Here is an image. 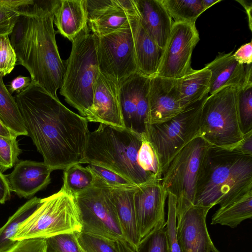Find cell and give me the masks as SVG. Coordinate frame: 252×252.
<instances>
[{"mask_svg": "<svg viewBox=\"0 0 252 252\" xmlns=\"http://www.w3.org/2000/svg\"><path fill=\"white\" fill-rule=\"evenodd\" d=\"M180 79L154 76L150 78L146 124H158L171 120L181 113Z\"/></svg>", "mask_w": 252, "mask_h": 252, "instance_id": "9a60e30c", "label": "cell"}, {"mask_svg": "<svg viewBox=\"0 0 252 252\" xmlns=\"http://www.w3.org/2000/svg\"><path fill=\"white\" fill-rule=\"evenodd\" d=\"M136 188H112L111 195L125 240L137 249L141 239L133 201Z\"/></svg>", "mask_w": 252, "mask_h": 252, "instance_id": "603a6c76", "label": "cell"}, {"mask_svg": "<svg viewBox=\"0 0 252 252\" xmlns=\"http://www.w3.org/2000/svg\"><path fill=\"white\" fill-rule=\"evenodd\" d=\"M236 89L240 125L244 135L252 130V83Z\"/></svg>", "mask_w": 252, "mask_h": 252, "instance_id": "1f68e13d", "label": "cell"}, {"mask_svg": "<svg viewBox=\"0 0 252 252\" xmlns=\"http://www.w3.org/2000/svg\"><path fill=\"white\" fill-rule=\"evenodd\" d=\"M94 175L113 189H134L138 187L133 183L105 168L94 164L87 166Z\"/></svg>", "mask_w": 252, "mask_h": 252, "instance_id": "74e56055", "label": "cell"}, {"mask_svg": "<svg viewBox=\"0 0 252 252\" xmlns=\"http://www.w3.org/2000/svg\"><path fill=\"white\" fill-rule=\"evenodd\" d=\"M137 252H171L167 240L166 226L152 231L142 239Z\"/></svg>", "mask_w": 252, "mask_h": 252, "instance_id": "e575fe53", "label": "cell"}, {"mask_svg": "<svg viewBox=\"0 0 252 252\" xmlns=\"http://www.w3.org/2000/svg\"><path fill=\"white\" fill-rule=\"evenodd\" d=\"M6 252H48L46 239L32 238L20 240Z\"/></svg>", "mask_w": 252, "mask_h": 252, "instance_id": "ab89813d", "label": "cell"}, {"mask_svg": "<svg viewBox=\"0 0 252 252\" xmlns=\"http://www.w3.org/2000/svg\"><path fill=\"white\" fill-rule=\"evenodd\" d=\"M61 0L35 1L24 7L11 34L17 63L29 71L32 81L58 98L65 69L56 43L54 14Z\"/></svg>", "mask_w": 252, "mask_h": 252, "instance_id": "7a4b0ae2", "label": "cell"}, {"mask_svg": "<svg viewBox=\"0 0 252 252\" xmlns=\"http://www.w3.org/2000/svg\"><path fill=\"white\" fill-rule=\"evenodd\" d=\"M208 95L187 106L168 122L145 125L143 134L157 156L161 176L177 153L199 136L202 108Z\"/></svg>", "mask_w": 252, "mask_h": 252, "instance_id": "ba28073f", "label": "cell"}, {"mask_svg": "<svg viewBox=\"0 0 252 252\" xmlns=\"http://www.w3.org/2000/svg\"><path fill=\"white\" fill-rule=\"evenodd\" d=\"M211 209L193 204L177 219V238L180 252H212L214 245L206 222Z\"/></svg>", "mask_w": 252, "mask_h": 252, "instance_id": "2e32d148", "label": "cell"}, {"mask_svg": "<svg viewBox=\"0 0 252 252\" xmlns=\"http://www.w3.org/2000/svg\"><path fill=\"white\" fill-rule=\"evenodd\" d=\"M139 22L162 50L168 40L173 22L161 0H134Z\"/></svg>", "mask_w": 252, "mask_h": 252, "instance_id": "ffe728a7", "label": "cell"}, {"mask_svg": "<svg viewBox=\"0 0 252 252\" xmlns=\"http://www.w3.org/2000/svg\"><path fill=\"white\" fill-rule=\"evenodd\" d=\"M77 233H64L46 239L48 251L52 252H82L77 240Z\"/></svg>", "mask_w": 252, "mask_h": 252, "instance_id": "d590c367", "label": "cell"}, {"mask_svg": "<svg viewBox=\"0 0 252 252\" xmlns=\"http://www.w3.org/2000/svg\"><path fill=\"white\" fill-rule=\"evenodd\" d=\"M252 190V156L210 146L198 179L194 204L212 208Z\"/></svg>", "mask_w": 252, "mask_h": 252, "instance_id": "3957f363", "label": "cell"}, {"mask_svg": "<svg viewBox=\"0 0 252 252\" xmlns=\"http://www.w3.org/2000/svg\"><path fill=\"white\" fill-rule=\"evenodd\" d=\"M0 136L7 138L17 137L12 131H11L0 120Z\"/></svg>", "mask_w": 252, "mask_h": 252, "instance_id": "681fc988", "label": "cell"}, {"mask_svg": "<svg viewBox=\"0 0 252 252\" xmlns=\"http://www.w3.org/2000/svg\"><path fill=\"white\" fill-rule=\"evenodd\" d=\"M131 20L116 31L97 37L99 72L118 85L137 71Z\"/></svg>", "mask_w": 252, "mask_h": 252, "instance_id": "8fae6325", "label": "cell"}, {"mask_svg": "<svg viewBox=\"0 0 252 252\" xmlns=\"http://www.w3.org/2000/svg\"><path fill=\"white\" fill-rule=\"evenodd\" d=\"M11 190L7 176L0 171V203L4 204L11 197Z\"/></svg>", "mask_w": 252, "mask_h": 252, "instance_id": "f6af8a7d", "label": "cell"}, {"mask_svg": "<svg viewBox=\"0 0 252 252\" xmlns=\"http://www.w3.org/2000/svg\"><path fill=\"white\" fill-rule=\"evenodd\" d=\"M52 171L43 162L25 160L19 161L6 176L11 191L20 197L29 198L50 183Z\"/></svg>", "mask_w": 252, "mask_h": 252, "instance_id": "d6986e66", "label": "cell"}, {"mask_svg": "<svg viewBox=\"0 0 252 252\" xmlns=\"http://www.w3.org/2000/svg\"><path fill=\"white\" fill-rule=\"evenodd\" d=\"M87 26L73 39L60 94L82 116L87 117L93 104L98 75L97 37Z\"/></svg>", "mask_w": 252, "mask_h": 252, "instance_id": "5b68a950", "label": "cell"}, {"mask_svg": "<svg viewBox=\"0 0 252 252\" xmlns=\"http://www.w3.org/2000/svg\"><path fill=\"white\" fill-rule=\"evenodd\" d=\"M33 0H0V36H9L22 14V9Z\"/></svg>", "mask_w": 252, "mask_h": 252, "instance_id": "4dcf8cb0", "label": "cell"}, {"mask_svg": "<svg viewBox=\"0 0 252 252\" xmlns=\"http://www.w3.org/2000/svg\"><path fill=\"white\" fill-rule=\"evenodd\" d=\"M167 196L159 182L147 183L135 189L133 201L141 240L152 231L166 226L164 206Z\"/></svg>", "mask_w": 252, "mask_h": 252, "instance_id": "5bb4252c", "label": "cell"}, {"mask_svg": "<svg viewBox=\"0 0 252 252\" xmlns=\"http://www.w3.org/2000/svg\"><path fill=\"white\" fill-rule=\"evenodd\" d=\"M119 252H137L136 249L126 241H117Z\"/></svg>", "mask_w": 252, "mask_h": 252, "instance_id": "7dc6e473", "label": "cell"}, {"mask_svg": "<svg viewBox=\"0 0 252 252\" xmlns=\"http://www.w3.org/2000/svg\"><path fill=\"white\" fill-rule=\"evenodd\" d=\"M16 63V55L9 36H0V76L10 73Z\"/></svg>", "mask_w": 252, "mask_h": 252, "instance_id": "f35d334b", "label": "cell"}, {"mask_svg": "<svg viewBox=\"0 0 252 252\" xmlns=\"http://www.w3.org/2000/svg\"><path fill=\"white\" fill-rule=\"evenodd\" d=\"M173 22L195 24L205 9L201 0H161Z\"/></svg>", "mask_w": 252, "mask_h": 252, "instance_id": "f546056e", "label": "cell"}, {"mask_svg": "<svg viewBox=\"0 0 252 252\" xmlns=\"http://www.w3.org/2000/svg\"><path fill=\"white\" fill-rule=\"evenodd\" d=\"M211 72L204 67L199 70L192 68L181 78L180 84L181 105L185 108L208 95Z\"/></svg>", "mask_w": 252, "mask_h": 252, "instance_id": "d4e9b609", "label": "cell"}, {"mask_svg": "<svg viewBox=\"0 0 252 252\" xmlns=\"http://www.w3.org/2000/svg\"><path fill=\"white\" fill-rule=\"evenodd\" d=\"M133 34L137 71L152 77L157 74L163 50L141 26L138 17L130 21Z\"/></svg>", "mask_w": 252, "mask_h": 252, "instance_id": "44dd1931", "label": "cell"}, {"mask_svg": "<svg viewBox=\"0 0 252 252\" xmlns=\"http://www.w3.org/2000/svg\"><path fill=\"white\" fill-rule=\"evenodd\" d=\"M210 145L199 136L185 146L171 160L160 184L177 202L194 203L198 179Z\"/></svg>", "mask_w": 252, "mask_h": 252, "instance_id": "30bf717a", "label": "cell"}, {"mask_svg": "<svg viewBox=\"0 0 252 252\" xmlns=\"http://www.w3.org/2000/svg\"><path fill=\"white\" fill-rule=\"evenodd\" d=\"M22 151L17 137L7 138L0 136V171L2 173L15 166Z\"/></svg>", "mask_w": 252, "mask_h": 252, "instance_id": "836d02e7", "label": "cell"}, {"mask_svg": "<svg viewBox=\"0 0 252 252\" xmlns=\"http://www.w3.org/2000/svg\"><path fill=\"white\" fill-rule=\"evenodd\" d=\"M77 237L82 252H119L116 241L81 231Z\"/></svg>", "mask_w": 252, "mask_h": 252, "instance_id": "d6a6232c", "label": "cell"}, {"mask_svg": "<svg viewBox=\"0 0 252 252\" xmlns=\"http://www.w3.org/2000/svg\"><path fill=\"white\" fill-rule=\"evenodd\" d=\"M133 18L119 5L104 11L88 20V26L92 32L99 37L123 28Z\"/></svg>", "mask_w": 252, "mask_h": 252, "instance_id": "484cf974", "label": "cell"}, {"mask_svg": "<svg viewBox=\"0 0 252 252\" xmlns=\"http://www.w3.org/2000/svg\"><path fill=\"white\" fill-rule=\"evenodd\" d=\"M142 142V134L100 124L90 133L85 163L109 169L137 186L157 181L140 166L139 152Z\"/></svg>", "mask_w": 252, "mask_h": 252, "instance_id": "277c9868", "label": "cell"}, {"mask_svg": "<svg viewBox=\"0 0 252 252\" xmlns=\"http://www.w3.org/2000/svg\"><path fill=\"white\" fill-rule=\"evenodd\" d=\"M168 215L166 221V231L171 252H180L177 238V197L168 193Z\"/></svg>", "mask_w": 252, "mask_h": 252, "instance_id": "8d00e7d4", "label": "cell"}, {"mask_svg": "<svg viewBox=\"0 0 252 252\" xmlns=\"http://www.w3.org/2000/svg\"><path fill=\"white\" fill-rule=\"evenodd\" d=\"M57 32L72 41L88 26L84 0H61L54 12Z\"/></svg>", "mask_w": 252, "mask_h": 252, "instance_id": "7402d4cb", "label": "cell"}, {"mask_svg": "<svg viewBox=\"0 0 252 252\" xmlns=\"http://www.w3.org/2000/svg\"><path fill=\"white\" fill-rule=\"evenodd\" d=\"M237 1L239 2L245 9L248 17L249 28L252 31V2L247 0H237Z\"/></svg>", "mask_w": 252, "mask_h": 252, "instance_id": "c3c4849f", "label": "cell"}, {"mask_svg": "<svg viewBox=\"0 0 252 252\" xmlns=\"http://www.w3.org/2000/svg\"><path fill=\"white\" fill-rule=\"evenodd\" d=\"M199 40L195 24L173 22L156 75L180 79L191 68L193 49Z\"/></svg>", "mask_w": 252, "mask_h": 252, "instance_id": "7c38bea8", "label": "cell"}, {"mask_svg": "<svg viewBox=\"0 0 252 252\" xmlns=\"http://www.w3.org/2000/svg\"><path fill=\"white\" fill-rule=\"evenodd\" d=\"M150 77L138 71L118 85L119 99L125 128L144 133L149 107Z\"/></svg>", "mask_w": 252, "mask_h": 252, "instance_id": "4fadbf2b", "label": "cell"}, {"mask_svg": "<svg viewBox=\"0 0 252 252\" xmlns=\"http://www.w3.org/2000/svg\"><path fill=\"white\" fill-rule=\"evenodd\" d=\"M233 56L239 63L246 65L252 63V43L250 41L241 46Z\"/></svg>", "mask_w": 252, "mask_h": 252, "instance_id": "b9f144b4", "label": "cell"}, {"mask_svg": "<svg viewBox=\"0 0 252 252\" xmlns=\"http://www.w3.org/2000/svg\"><path fill=\"white\" fill-rule=\"evenodd\" d=\"M81 229L75 197L62 188L57 192L40 199L12 240L47 239L62 233L79 232Z\"/></svg>", "mask_w": 252, "mask_h": 252, "instance_id": "8992f818", "label": "cell"}, {"mask_svg": "<svg viewBox=\"0 0 252 252\" xmlns=\"http://www.w3.org/2000/svg\"><path fill=\"white\" fill-rule=\"evenodd\" d=\"M30 136L53 171L85 163L90 132L86 117L72 111L32 81L14 96Z\"/></svg>", "mask_w": 252, "mask_h": 252, "instance_id": "6da1fadb", "label": "cell"}, {"mask_svg": "<svg viewBox=\"0 0 252 252\" xmlns=\"http://www.w3.org/2000/svg\"><path fill=\"white\" fill-rule=\"evenodd\" d=\"M40 198L33 197L29 199L10 216L6 222L0 228V252H6L17 242L12 240L19 226L33 212Z\"/></svg>", "mask_w": 252, "mask_h": 252, "instance_id": "83f0119b", "label": "cell"}, {"mask_svg": "<svg viewBox=\"0 0 252 252\" xmlns=\"http://www.w3.org/2000/svg\"><path fill=\"white\" fill-rule=\"evenodd\" d=\"M86 118L89 122H97L116 128H125L118 85L100 72L94 86L92 106Z\"/></svg>", "mask_w": 252, "mask_h": 252, "instance_id": "e0dca14e", "label": "cell"}, {"mask_svg": "<svg viewBox=\"0 0 252 252\" xmlns=\"http://www.w3.org/2000/svg\"><path fill=\"white\" fill-rule=\"evenodd\" d=\"M233 53L220 54L204 67L211 72L209 94L227 86L240 88L252 83V63L242 64L237 62Z\"/></svg>", "mask_w": 252, "mask_h": 252, "instance_id": "ac0fdd59", "label": "cell"}, {"mask_svg": "<svg viewBox=\"0 0 252 252\" xmlns=\"http://www.w3.org/2000/svg\"><path fill=\"white\" fill-rule=\"evenodd\" d=\"M88 21L99 13L119 6L117 0H84Z\"/></svg>", "mask_w": 252, "mask_h": 252, "instance_id": "60d3db41", "label": "cell"}, {"mask_svg": "<svg viewBox=\"0 0 252 252\" xmlns=\"http://www.w3.org/2000/svg\"><path fill=\"white\" fill-rule=\"evenodd\" d=\"M48 252H50V251H48Z\"/></svg>", "mask_w": 252, "mask_h": 252, "instance_id": "f5cc1de1", "label": "cell"}, {"mask_svg": "<svg viewBox=\"0 0 252 252\" xmlns=\"http://www.w3.org/2000/svg\"><path fill=\"white\" fill-rule=\"evenodd\" d=\"M63 179L62 188L74 196L92 187L95 181L91 170L80 164H73L65 168Z\"/></svg>", "mask_w": 252, "mask_h": 252, "instance_id": "f1b7e54d", "label": "cell"}, {"mask_svg": "<svg viewBox=\"0 0 252 252\" xmlns=\"http://www.w3.org/2000/svg\"><path fill=\"white\" fill-rule=\"evenodd\" d=\"M205 10L213 5L220 2L221 0H201Z\"/></svg>", "mask_w": 252, "mask_h": 252, "instance_id": "f907efd6", "label": "cell"}, {"mask_svg": "<svg viewBox=\"0 0 252 252\" xmlns=\"http://www.w3.org/2000/svg\"><path fill=\"white\" fill-rule=\"evenodd\" d=\"M95 177L92 187L74 196L81 232L116 241H126L112 199V188Z\"/></svg>", "mask_w": 252, "mask_h": 252, "instance_id": "9c48e42d", "label": "cell"}, {"mask_svg": "<svg viewBox=\"0 0 252 252\" xmlns=\"http://www.w3.org/2000/svg\"><path fill=\"white\" fill-rule=\"evenodd\" d=\"M199 136L211 146L228 149L242 139L236 87H225L208 96L202 108Z\"/></svg>", "mask_w": 252, "mask_h": 252, "instance_id": "52a82bcc", "label": "cell"}, {"mask_svg": "<svg viewBox=\"0 0 252 252\" xmlns=\"http://www.w3.org/2000/svg\"><path fill=\"white\" fill-rule=\"evenodd\" d=\"M252 218V190L220 206L213 215L211 224H220L236 228L243 221Z\"/></svg>", "mask_w": 252, "mask_h": 252, "instance_id": "cb8c5ba5", "label": "cell"}, {"mask_svg": "<svg viewBox=\"0 0 252 252\" xmlns=\"http://www.w3.org/2000/svg\"><path fill=\"white\" fill-rule=\"evenodd\" d=\"M31 82V77L19 75L9 83L7 88L11 94L14 92L19 94L27 88Z\"/></svg>", "mask_w": 252, "mask_h": 252, "instance_id": "ee69618b", "label": "cell"}, {"mask_svg": "<svg viewBox=\"0 0 252 252\" xmlns=\"http://www.w3.org/2000/svg\"><path fill=\"white\" fill-rule=\"evenodd\" d=\"M212 252H220L214 246L212 250Z\"/></svg>", "mask_w": 252, "mask_h": 252, "instance_id": "816d5d0a", "label": "cell"}, {"mask_svg": "<svg viewBox=\"0 0 252 252\" xmlns=\"http://www.w3.org/2000/svg\"><path fill=\"white\" fill-rule=\"evenodd\" d=\"M0 76V120L15 135L28 136L21 114L14 96Z\"/></svg>", "mask_w": 252, "mask_h": 252, "instance_id": "4316f807", "label": "cell"}, {"mask_svg": "<svg viewBox=\"0 0 252 252\" xmlns=\"http://www.w3.org/2000/svg\"><path fill=\"white\" fill-rule=\"evenodd\" d=\"M230 149L252 156V130L245 134L242 139Z\"/></svg>", "mask_w": 252, "mask_h": 252, "instance_id": "7bdbcfd3", "label": "cell"}, {"mask_svg": "<svg viewBox=\"0 0 252 252\" xmlns=\"http://www.w3.org/2000/svg\"><path fill=\"white\" fill-rule=\"evenodd\" d=\"M120 7L131 17H138L134 0H117Z\"/></svg>", "mask_w": 252, "mask_h": 252, "instance_id": "bcb514c9", "label": "cell"}]
</instances>
